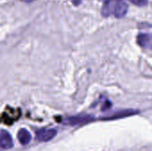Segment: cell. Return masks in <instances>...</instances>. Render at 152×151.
Masks as SVG:
<instances>
[{
	"label": "cell",
	"mask_w": 152,
	"mask_h": 151,
	"mask_svg": "<svg viewBox=\"0 0 152 151\" xmlns=\"http://www.w3.org/2000/svg\"><path fill=\"white\" fill-rule=\"evenodd\" d=\"M128 11V5L122 0H109L106 1L102 8V15L108 17L114 15L117 18H123L126 16Z\"/></svg>",
	"instance_id": "1"
},
{
	"label": "cell",
	"mask_w": 152,
	"mask_h": 151,
	"mask_svg": "<svg viewBox=\"0 0 152 151\" xmlns=\"http://www.w3.org/2000/svg\"><path fill=\"white\" fill-rule=\"evenodd\" d=\"M95 118L94 116L89 115V114H80V115H76L72 117H69L65 118L62 121V124L65 125L69 126H74V125H84L90 123L94 121Z\"/></svg>",
	"instance_id": "2"
},
{
	"label": "cell",
	"mask_w": 152,
	"mask_h": 151,
	"mask_svg": "<svg viewBox=\"0 0 152 151\" xmlns=\"http://www.w3.org/2000/svg\"><path fill=\"white\" fill-rule=\"evenodd\" d=\"M57 135V130L54 128H42L36 132V139L40 142H46L53 140Z\"/></svg>",
	"instance_id": "3"
},
{
	"label": "cell",
	"mask_w": 152,
	"mask_h": 151,
	"mask_svg": "<svg viewBox=\"0 0 152 151\" xmlns=\"http://www.w3.org/2000/svg\"><path fill=\"white\" fill-rule=\"evenodd\" d=\"M137 113H139V110H136V109H122V110L116 111L107 117H102V119L115 120V119H119V118H124V117H127L130 116H134V115H136Z\"/></svg>",
	"instance_id": "4"
},
{
	"label": "cell",
	"mask_w": 152,
	"mask_h": 151,
	"mask_svg": "<svg viewBox=\"0 0 152 151\" xmlns=\"http://www.w3.org/2000/svg\"><path fill=\"white\" fill-rule=\"evenodd\" d=\"M13 147V141L7 131H0V149L10 150Z\"/></svg>",
	"instance_id": "5"
},
{
	"label": "cell",
	"mask_w": 152,
	"mask_h": 151,
	"mask_svg": "<svg viewBox=\"0 0 152 151\" xmlns=\"http://www.w3.org/2000/svg\"><path fill=\"white\" fill-rule=\"evenodd\" d=\"M137 42L140 46L145 49H151V35L149 33H141L137 36Z\"/></svg>",
	"instance_id": "6"
},
{
	"label": "cell",
	"mask_w": 152,
	"mask_h": 151,
	"mask_svg": "<svg viewBox=\"0 0 152 151\" xmlns=\"http://www.w3.org/2000/svg\"><path fill=\"white\" fill-rule=\"evenodd\" d=\"M18 140L21 145H28L31 141V134L27 129L21 128L18 132Z\"/></svg>",
	"instance_id": "7"
},
{
	"label": "cell",
	"mask_w": 152,
	"mask_h": 151,
	"mask_svg": "<svg viewBox=\"0 0 152 151\" xmlns=\"http://www.w3.org/2000/svg\"><path fill=\"white\" fill-rule=\"evenodd\" d=\"M131 1L133 4H134L135 5H138V6H147L149 4V0H129Z\"/></svg>",
	"instance_id": "8"
},
{
	"label": "cell",
	"mask_w": 152,
	"mask_h": 151,
	"mask_svg": "<svg viewBox=\"0 0 152 151\" xmlns=\"http://www.w3.org/2000/svg\"><path fill=\"white\" fill-rule=\"evenodd\" d=\"M102 1H109V0H102Z\"/></svg>",
	"instance_id": "9"
}]
</instances>
